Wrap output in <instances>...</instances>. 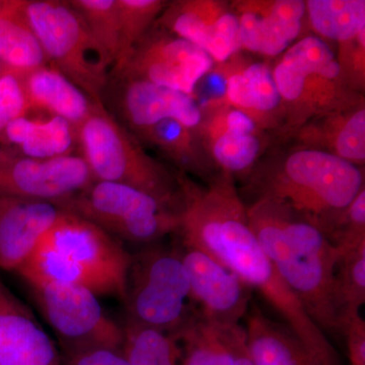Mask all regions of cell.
Returning a JSON list of instances; mask_svg holds the SVG:
<instances>
[{
  "label": "cell",
  "instance_id": "9a60e30c",
  "mask_svg": "<svg viewBox=\"0 0 365 365\" xmlns=\"http://www.w3.org/2000/svg\"><path fill=\"white\" fill-rule=\"evenodd\" d=\"M155 25L200 48L215 64L225 63L242 51L237 19L232 4L225 1L169 2Z\"/></svg>",
  "mask_w": 365,
  "mask_h": 365
},
{
  "label": "cell",
  "instance_id": "8d00e7d4",
  "mask_svg": "<svg viewBox=\"0 0 365 365\" xmlns=\"http://www.w3.org/2000/svg\"><path fill=\"white\" fill-rule=\"evenodd\" d=\"M343 336L347 344L350 364L365 365V322L360 314L346 322Z\"/></svg>",
  "mask_w": 365,
  "mask_h": 365
},
{
  "label": "cell",
  "instance_id": "4dcf8cb0",
  "mask_svg": "<svg viewBox=\"0 0 365 365\" xmlns=\"http://www.w3.org/2000/svg\"><path fill=\"white\" fill-rule=\"evenodd\" d=\"M168 4L169 1L163 0H117L119 55L111 71L123 66L132 50L153 28Z\"/></svg>",
  "mask_w": 365,
  "mask_h": 365
},
{
  "label": "cell",
  "instance_id": "ba28073f",
  "mask_svg": "<svg viewBox=\"0 0 365 365\" xmlns=\"http://www.w3.org/2000/svg\"><path fill=\"white\" fill-rule=\"evenodd\" d=\"M24 13L48 64L96 103L102 104L110 71L103 63L85 21L68 1L25 0Z\"/></svg>",
  "mask_w": 365,
  "mask_h": 365
},
{
  "label": "cell",
  "instance_id": "74e56055",
  "mask_svg": "<svg viewBox=\"0 0 365 365\" xmlns=\"http://www.w3.org/2000/svg\"><path fill=\"white\" fill-rule=\"evenodd\" d=\"M230 335L234 351V365H255L247 347L245 329L241 325L230 327Z\"/></svg>",
  "mask_w": 365,
  "mask_h": 365
},
{
  "label": "cell",
  "instance_id": "60d3db41",
  "mask_svg": "<svg viewBox=\"0 0 365 365\" xmlns=\"http://www.w3.org/2000/svg\"><path fill=\"white\" fill-rule=\"evenodd\" d=\"M4 0H0V7H1L2 4H4Z\"/></svg>",
  "mask_w": 365,
  "mask_h": 365
},
{
  "label": "cell",
  "instance_id": "4fadbf2b",
  "mask_svg": "<svg viewBox=\"0 0 365 365\" xmlns=\"http://www.w3.org/2000/svg\"><path fill=\"white\" fill-rule=\"evenodd\" d=\"M95 181L81 155L39 160L6 148L0 157V196L58 204Z\"/></svg>",
  "mask_w": 365,
  "mask_h": 365
},
{
  "label": "cell",
  "instance_id": "9c48e42d",
  "mask_svg": "<svg viewBox=\"0 0 365 365\" xmlns=\"http://www.w3.org/2000/svg\"><path fill=\"white\" fill-rule=\"evenodd\" d=\"M41 242L56 252L78 285L124 302L132 255L120 240L66 210Z\"/></svg>",
  "mask_w": 365,
  "mask_h": 365
},
{
  "label": "cell",
  "instance_id": "ffe728a7",
  "mask_svg": "<svg viewBox=\"0 0 365 365\" xmlns=\"http://www.w3.org/2000/svg\"><path fill=\"white\" fill-rule=\"evenodd\" d=\"M0 365H61L54 341L1 280Z\"/></svg>",
  "mask_w": 365,
  "mask_h": 365
},
{
  "label": "cell",
  "instance_id": "e0dca14e",
  "mask_svg": "<svg viewBox=\"0 0 365 365\" xmlns=\"http://www.w3.org/2000/svg\"><path fill=\"white\" fill-rule=\"evenodd\" d=\"M230 4L239 24L241 50L279 56L304 30L307 9L302 0H241Z\"/></svg>",
  "mask_w": 365,
  "mask_h": 365
},
{
  "label": "cell",
  "instance_id": "277c9868",
  "mask_svg": "<svg viewBox=\"0 0 365 365\" xmlns=\"http://www.w3.org/2000/svg\"><path fill=\"white\" fill-rule=\"evenodd\" d=\"M282 101L284 129L292 134L314 118L364 100L346 78L337 55L317 36L300 38L272 68Z\"/></svg>",
  "mask_w": 365,
  "mask_h": 365
},
{
  "label": "cell",
  "instance_id": "5b68a950",
  "mask_svg": "<svg viewBox=\"0 0 365 365\" xmlns=\"http://www.w3.org/2000/svg\"><path fill=\"white\" fill-rule=\"evenodd\" d=\"M81 157L96 181L117 182L145 192L178 209L177 174L150 157L130 131L97 103L76 131Z\"/></svg>",
  "mask_w": 365,
  "mask_h": 365
},
{
  "label": "cell",
  "instance_id": "ac0fdd59",
  "mask_svg": "<svg viewBox=\"0 0 365 365\" xmlns=\"http://www.w3.org/2000/svg\"><path fill=\"white\" fill-rule=\"evenodd\" d=\"M64 213L55 203L0 196V269L16 272Z\"/></svg>",
  "mask_w": 365,
  "mask_h": 365
},
{
  "label": "cell",
  "instance_id": "6da1fadb",
  "mask_svg": "<svg viewBox=\"0 0 365 365\" xmlns=\"http://www.w3.org/2000/svg\"><path fill=\"white\" fill-rule=\"evenodd\" d=\"M177 180L181 198L177 232L181 244L212 257L257 290L318 365H340L328 336L309 316L259 244L235 178L220 172L201 186L179 172Z\"/></svg>",
  "mask_w": 365,
  "mask_h": 365
},
{
  "label": "cell",
  "instance_id": "f546056e",
  "mask_svg": "<svg viewBox=\"0 0 365 365\" xmlns=\"http://www.w3.org/2000/svg\"><path fill=\"white\" fill-rule=\"evenodd\" d=\"M85 21L86 29L109 71L119 55V18L117 0H69Z\"/></svg>",
  "mask_w": 365,
  "mask_h": 365
},
{
  "label": "cell",
  "instance_id": "ab89813d",
  "mask_svg": "<svg viewBox=\"0 0 365 365\" xmlns=\"http://www.w3.org/2000/svg\"><path fill=\"white\" fill-rule=\"evenodd\" d=\"M4 150H6V148H1V146H0V157L4 155Z\"/></svg>",
  "mask_w": 365,
  "mask_h": 365
},
{
  "label": "cell",
  "instance_id": "7c38bea8",
  "mask_svg": "<svg viewBox=\"0 0 365 365\" xmlns=\"http://www.w3.org/2000/svg\"><path fill=\"white\" fill-rule=\"evenodd\" d=\"M215 62L197 46L153 25L123 66L110 73L143 79L193 96Z\"/></svg>",
  "mask_w": 365,
  "mask_h": 365
},
{
  "label": "cell",
  "instance_id": "8992f818",
  "mask_svg": "<svg viewBox=\"0 0 365 365\" xmlns=\"http://www.w3.org/2000/svg\"><path fill=\"white\" fill-rule=\"evenodd\" d=\"M127 319L177 333L198 316L181 249L155 244L132 255L124 300Z\"/></svg>",
  "mask_w": 365,
  "mask_h": 365
},
{
  "label": "cell",
  "instance_id": "f1b7e54d",
  "mask_svg": "<svg viewBox=\"0 0 365 365\" xmlns=\"http://www.w3.org/2000/svg\"><path fill=\"white\" fill-rule=\"evenodd\" d=\"M122 351L129 365H181V348L175 333L126 319Z\"/></svg>",
  "mask_w": 365,
  "mask_h": 365
},
{
  "label": "cell",
  "instance_id": "7402d4cb",
  "mask_svg": "<svg viewBox=\"0 0 365 365\" xmlns=\"http://www.w3.org/2000/svg\"><path fill=\"white\" fill-rule=\"evenodd\" d=\"M23 81L32 111L61 118L76 131L97 104L61 72L50 66L26 74Z\"/></svg>",
  "mask_w": 365,
  "mask_h": 365
},
{
  "label": "cell",
  "instance_id": "83f0119b",
  "mask_svg": "<svg viewBox=\"0 0 365 365\" xmlns=\"http://www.w3.org/2000/svg\"><path fill=\"white\" fill-rule=\"evenodd\" d=\"M230 329L198 314L175 333L181 348V365H234Z\"/></svg>",
  "mask_w": 365,
  "mask_h": 365
},
{
  "label": "cell",
  "instance_id": "603a6c76",
  "mask_svg": "<svg viewBox=\"0 0 365 365\" xmlns=\"http://www.w3.org/2000/svg\"><path fill=\"white\" fill-rule=\"evenodd\" d=\"M1 145L24 157L47 160L72 155L78 145L76 130L66 120L21 117L6 127Z\"/></svg>",
  "mask_w": 365,
  "mask_h": 365
},
{
  "label": "cell",
  "instance_id": "1f68e13d",
  "mask_svg": "<svg viewBox=\"0 0 365 365\" xmlns=\"http://www.w3.org/2000/svg\"><path fill=\"white\" fill-rule=\"evenodd\" d=\"M335 295L343 331L346 322L359 314L365 302V244L340 257L335 272Z\"/></svg>",
  "mask_w": 365,
  "mask_h": 365
},
{
  "label": "cell",
  "instance_id": "e575fe53",
  "mask_svg": "<svg viewBox=\"0 0 365 365\" xmlns=\"http://www.w3.org/2000/svg\"><path fill=\"white\" fill-rule=\"evenodd\" d=\"M337 59L346 78L357 91L364 86L365 76V33L356 39L339 44Z\"/></svg>",
  "mask_w": 365,
  "mask_h": 365
},
{
  "label": "cell",
  "instance_id": "836d02e7",
  "mask_svg": "<svg viewBox=\"0 0 365 365\" xmlns=\"http://www.w3.org/2000/svg\"><path fill=\"white\" fill-rule=\"evenodd\" d=\"M30 112L23 76L6 69L0 76V144L6 127Z\"/></svg>",
  "mask_w": 365,
  "mask_h": 365
},
{
  "label": "cell",
  "instance_id": "2e32d148",
  "mask_svg": "<svg viewBox=\"0 0 365 365\" xmlns=\"http://www.w3.org/2000/svg\"><path fill=\"white\" fill-rule=\"evenodd\" d=\"M180 249L199 314L215 325H240L248 314L253 289L200 250L182 244Z\"/></svg>",
  "mask_w": 365,
  "mask_h": 365
},
{
  "label": "cell",
  "instance_id": "4316f807",
  "mask_svg": "<svg viewBox=\"0 0 365 365\" xmlns=\"http://www.w3.org/2000/svg\"><path fill=\"white\" fill-rule=\"evenodd\" d=\"M307 20L322 40L338 45L365 33L364 0H307Z\"/></svg>",
  "mask_w": 365,
  "mask_h": 365
},
{
  "label": "cell",
  "instance_id": "d6a6232c",
  "mask_svg": "<svg viewBox=\"0 0 365 365\" xmlns=\"http://www.w3.org/2000/svg\"><path fill=\"white\" fill-rule=\"evenodd\" d=\"M327 239L339 255L349 253L365 244V189L357 194Z\"/></svg>",
  "mask_w": 365,
  "mask_h": 365
},
{
  "label": "cell",
  "instance_id": "8fae6325",
  "mask_svg": "<svg viewBox=\"0 0 365 365\" xmlns=\"http://www.w3.org/2000/svg\"><path fill=\"white\" fill-rule=\"evenodd\" d=\"M102 104L134 136L168 119L196 130L203 117L193 96L115 73H109Z\"/></svg>",
  "mask_w": 365,
  "mask_h": 365
},
{
  "label": "cell",
  "instance_id": "d6986e66",
  "mask_svg": "<svg viewBox=\"0 0 365 365\" xmlns=\"http://www.w3.org/2000/svg\"><path fill=\"white\" fill-rule=\"evenodd\" d=\"M225 78V96L220 104L246 113L262 129L283 122L282 101L274 83L272 67L264 62H251L235 55L216 64Z\"/></svg>",
  "mask_w": 365,
  "mask_h": 365
},
{
  "label": "cell",
  "instance_id": "30bf717a",
  "mask_svg": "<svg viewBox=\"0 0 365 365\" xmlns=\"http://www.w3.org/2000/svg\"><path fill=\"white\" fill-rule=\"evenodd\" d=\"M56 334L63 353L93 347L121 348L123 328L110 318L98 295L81 285L26 283Z\"/></svg>",
  "mask_w": 365,
  "mask_h": 365
},
{
  "label": "cell",
  "instance_id": "f35d334b",
  "mask_svg": "<svg viewBox=\"0 0 365 365\" xmlns=\"http://www.w3.org/2000/svg\"><path fill=\"white\" fill-rule=\"evenodd\" d=\"M4 71H6V68H4V64L0 62V76H1V74L4 73Z\"/></svg>",
  "mask_w": 365,
  "mask_h": 365
},
{
  "label": "cell",
  "instance_id": "44dd1931",
  "mask_svg": "<svg viewBox=\"0 0 365 365\" xmlns=\"http://www.w3.org/2000/svg\"><path fill=\"white\" fill-rule=\"evenodd\" d=\"M292 134L297 137L299 146L325 151L364 168V100L344 109L314 118Z\"/></svg>",
  "mask_w": 365,
  "mask_h": 365
},
{
  "label": "cell",
  "instance_id": "cb8c5ba5",
  "mask_svg": "<svg viewBox=\"0 0 365 365\" xmlns=\"http://www.w3.org/2000/svg\"><path fill=\"white\" fill-rule=\"evenodd\" d=\"M246 341L255 365H318L284 323L254 307L247 314Z\"/></svg>",
  "mask_w": 365,
  "mask_h": 365
},
{
  "label": "cell",
  "instance_id": "7a4b0ae2",
  "mask_svg": "<svg viewBox=\"0 0 365 365\" xmlns=\"http://www.w3.org/2000/svg\"><path fill=\"white\" fill-rule=\"evenodd\" d=\"M259 244L324 333L343 335L335 295L339 255L325 234L289 209L266 199L247 204Z\"/></svg>",
  "mask_w": 365,
  "mask_h": 365
},
{
  "label": "cell",
  "instance_id": "5bb4252c",
  "mask_svg": "<svg viewBox=\"0 0 365 365\" xmlns=\"http://www.w3.org/2000/svg\"><path fill=\"white\" fill-rule=\"evenodd\" d=\"M195 132L213 165L230 175H251L265 150L263 129L246 113L220 104L202 108Z\"/></svg>",
  "mask_w": 365,
  "mask_h": 365
},
{
  "label": "cell",
  "instance_id": "d590c367",
  "mask_svg": "<svg viewBox=\"0 0 365 365\" xmlns=\"http://www.w3.org/2000/svg\"><path fill=\"white\" fill-rule=\"evenodd\" d=\"M61 365H129L121 348L93 347L63 353Z\"/></svg>",
  "mask_w": 365,
  "mask_h": 365
},
{
  "label": "cell",
  "instance_id": "3957f363",
  "mask_svg": "<svg viewBox=\"0 0 365 365\" xmlns=\"http://www.w3.org/2000/svg\"><path fill=\"white\" fill-rule=\"evenodd\" d=\"M251 177L255 199L284 206L318 227L326 237L364 188L361 168L299 145L253 170Z\"/></svg>",
  "mask_w": 365,
  "mask_h": 365
},
{
  "label": "cell",
  "instance_id": "52a82bcc",
  "mask_svg": "<svg viewBox=\"0 0 365 365\" xmlns=\"http://www.w3.org/2000/svg\"><path fill=\"white\" fill-rule=\"evenodd\" d=\"M57 205L133 244H155L179 230L180 209L117 182L95 181Z\"/></svg>",
  "mask_w": 365,
  "mask_h": 365
},
{
  "label": "cell",
  "instance_id": "484cf974",
  "mask_svg": "<svg viewBox=\"0 0 365 365\" xmlns=\"http://www.w3.org/2000/svg\"><path fill=\"white\" fill-rule=\"evenodd\" d=\"M135 137L163 151L179 165L182 173H194L206 177V180L215 175L211 173L212 163L206 155L195 130L177 120H163Z\"/></svg>",
  "mask_w": 365,
  "mask_h": 365
},
{
  "label": "cell",
  "instance_id": "d4e9b609",
  "mask_svg": "<svg viewBox=\"0 0 365 365\" xmlns=\"http://www.w3.org/2000/svg\"><path fill=\"white\" fill-rule=\"evenodd\" d=\"M25 0H4L0 7V62L24 76L49 66L37 36L24 13Z\"/></svg>",
  "mask_w": 365,
  "mask_h": 365
}]
</instances>
